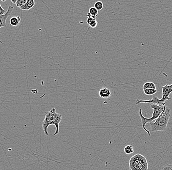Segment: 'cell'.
Returning a JSON list of instances; mask_svg holds the SVG:
<instances>
[{
    "instance_id": "6da1fadb",
    "label": "cell",
    "mask_w": 172,
    "mask_h": 170,
    "mask_svg": "<svg viewBox=\"0 0 172 170\" xmlns=\"http://www.w3.org/2000/svg\"><path fill=\"white\" fill-rule=\"evenodd\" d=\"M62 120V115L57 113L56 109L54 108H52L48 112H45V117L42 123V125L45 135H49L48 129V127L51 124L54 125L56 127L54 135L58 134L59 132V124Z\"/></svg>"
},
{
    "instance_id": "7a4b0ae2",
    "label": "cell",
    "mask_w": 172,
    "mask_h": 170,
    "mask_svg": "<svg viewBox=\"0 0 172 170\" xmlns=\"http://www.w3.org/2000/svg\"><path fill=\"white\" fill-rule=\"evenodd\" d=\"M171 116V110L168 107L165 106L161 114L156 119L154 123H150L151 130L156 132L164 131L166 129L168 121Z\"/></svg>"
},
{
    "instance_id": "3957f363",
    "label": "cell",
    "mask_w": 172,
    "mask_h": 170,
    "mask_svg": "<svg viewBox=\"0 0 172 170\" xmlns=\"http://www.w3.org/2000/svg\"><path fill=\"white\" fill-rule=\"evenodd\" d=\"M164 106H160V105H151V107L153 109V116L152 117L150 118H145L143 116L142 113V109L140 108L139 110V115L141 117V123H142V127H143V130L147 133L148 135H151L150 134V132L149 130H148L146 128V124H147L150 123H152V121L154 120H156L157 118L159 117V116L160 115L161 113L162 112L163 109H164Z\"/></svg>"
},
{
    "instance_id": "277c9868",
    "label": "cell",
    "mask_w": 172,
    "mask_h": 170,
    "mask_svg": "<svg viewBox=\"0 0 172 170\" xmlns=\"http://www.w3.org/2000/svg\"><path fill=\"white\" fill-rule=\"evenodd\" d=\"M130 170H148V164L144 156L141 154H136L131 158L129 161Z\"/></svg>"
},
{
    "instance_id": "5b68a950",
    "label": "cell",
    "mask_w": 172,
    "mask_h": 170,
    "mask_svg": "<svg viewBox=\"0 0 172 170\" xmlns=\"http://www.w3.org/2000/svg\"><path fill=\"white\" fill-rule=\"evenodd\" d=\"M162 97L160 99L163 102H165V101H170L171 98H170V94L172 92V84L171 85H166L163 86L162 87Z\"/></svg>"
},
{
    "instance_id": "8992f818",
    "label": "cell",
    "mask_w": 172,
    "mask_h": 170,
    "mask_svg": "<svg viewBox=\"0 0 172 170\" xmlns=\"http://www.w3.org/2000/svg\"><path fill=\"white\" fill-rule=\"evenodd\" d=\"M13 7L12 6H10L8 7V10H7V13L6 14L0 16V28H6L7 27V24H6V21L8 18V17L10 15V14L12 13L13 10ZM0 32V34H1ZM0 43L3 44V42L0 40Z\"/></svg>"
},
{
    "instance_id": "52a82bcc",
    "label": "cell",
    "mask_w": 172,
    "mask_h": 170,
    "mask_svg": "<svg viewBox=\"0 0 172 170\" xmlns=\"http://www.w3.org/2000/svg\"><path fill=\"white\" fill-rule=\"evenodd\" d=\"M144 103L153 104V105H160V106H164L165 105V102H163L160 99H159L156 96H154L153 98L149 100L143 101V100H139V99L136 100V105H138L139 104H144Z\"/></svg>"
},
{
    "instance_id": "ba28073f",
    "label": "cell",
    "mask_w": 172,
    "mask_h": 170,
    "mask_svg": "<svg viewBox=\"0 0 172 170\" xmlns=\"http://www.w3.org/2000/svg\"><path fill=\"white\" fill-rule=\"evenodd\" d=\"M99 95L101 98L104 99L109 98L111 96V90L108 88H103L99 90Z\"/></svg>"
},
{
    "instance_id": "9c48e42d",
    "label": "cell",
    "mask_w": 172,
    "mask_h": 170,
    "mask_svg": "<svg viewBox=\"0 0 172 170\" xmlns=\"http://www.w3.org/2000/svg\"><path fill=\"white\" fill-rule=\"evenodd\" d=\"M35 1L34 0H27L24 6L21 7V10H29L34 6Z\"/></svg>"
},
{
    "instance_id": "30bf717a",
    "label": "cell",
    "mask_w": 172,
    "mask_h": 170,
    "mask_svg": "<svg viewBox=\"0 0 172 170\" xmlns=\"http://www.w3.org/2000/svg\"><path fill=\"white\" fill-rule=\"evenodd\" d=\"M21 21V17L19 16L13 17L10 19V25L12 26H17Z\"/></svg>"
},
{
    "instance_id": "8fae6325",
    "label": "cell",
    "mask_w": 172,
    "mask_h": 170,
    "mask_svg": "<svg viewBox=\"0 0 172 170\" xmlns=\"http://www.w3.org/2000/svg\"><path fill=\"white\" fill-rule=\"evenodd\" d=\"M93 18H97L98 13V11L94 7H91L89 9V11L88 13Z\"/></svg>"
},
{
    "instance_id": "7c38bea8",
    "label": "cell",
    "mask_w": 172,
    "mask_h": 170,
    "mask_svg": "<svg viewBox=\"0 0 172 170\" xmlns=\"http://www.w3.org/2000/svg\"><path fill=\"white\" fill-rule=\"evenodd\" d=\"M146 89H157L156 86L153 82H147L144 83L143 85V90Z\"/></svg>"
},
{
    "instance_id": "4fadbf2b",
    "label": "cell",
    "mask_w": 172,
    "mask_h": 170,
    "mask_svg": "<svg viewBox=\"0 0 172 170\" xmlns=\"http://www.w3.org/2000/svg\"><path fill=\"white\" fill-rule=\"evenodd\" d=\"M124 152L127 155H130L134 152V150L133 149V147L131 145H127L125 147L124 149Z\"/></svg>"
},
{
    "instance_id": "5bb4252c",
    "label": "cell",
    "mask_w": 172,
    "mask_h": 170,
    "mask_svg": "<svg viewBox=\"0 0 172 170\" xmlns=\"http://www.w3.org/2000/svg\"><path fill=\"white\" fill-rule=\"evenodd\" d=\"M143 92L145 94H146V95L151 96L156 94L157 92V89H146L143 90Z\"/></svg>"
},
{
    "instance_id": "9a60e30c",
    "label": "cell",
    "mask_w": 172,
    "mask_h": 170,
    "mask_svg": "<svg viewBox=\"0 0 172 170\" xmlns=\"http://www.w3.org/2000/svg\"><path fill=\"white\" fill-rule=\"evenodd\" d=\"M94 7H95L97 10L98 11H100L103 8V4L102 1H97L95 3Z\"/></svg>"
},
{
    "instance_id": "2e32d148",
    "label": "cell",
    "mask_w": 172,
    "mask_h": 170,
    "mask_svg": "<svg viewBox=\"0 0 172 170\" xmlns=\"http://www.w3.org/2000/svg\"><path fill=\"white\" fill-rule=\"evenodd\" d=\"M26 1L27 0H17L16 3L15 4L17 7L21 8L24 6V4L26 3Z\"/></svg>"
},
{
    "instance_id": "e0dca14e",
    "label": "cell",
    "mask_w": 172,
    "mask_h": 170,
    "mask_svg": "<svg viewBox=\"0 0 172 170\" xmlns=\"http://www.w3.org/2000/svg\"><path fill=\"white\" fill-rule=\"evenodd\" d=\"M98 22L95 20L92 21V22H91L89 26H91V28L94 29V28H96Z\"/></svg>"
},
{
    "instance_id": "ac0fdd59",
    "label": "cell",
    "mask_w": 172,
    "mask_h": 170,
    "mask_svg": "<svg viewBox=\"0 0 172 170\" xmlns=\"http://www.w3.org/2000/svg\"><path fill=\"white\" fill-rule=\"evenodd\" d=\"M162 170H172V165L167 164L163 167Z\"/></svg>"
},
{
    "instance_id": "d6986e66",
    "label": "cell",
    "mask_w": 172,
    "mask_h": 170,
    "mask_svg": "<svg viewBox=\"0 0 172 170\" xmlns=\"http://www.w3.org/2000/svg\"><path fill=\"white\" fill-rule=\"evenodd\" d=\"M7 11L3 9V7H1V5L0 4V16L6 14Z\"/></svg>"
},
{
    "instance_id": "ffe728a7",
    "label": "cell",
    "mask_w": 172,
    "mask_h": 170,
    "mask_svg": "<svg viewBox=\"0 0 172 170\" xmlns=\"http://www.w3.org/2000/svg\"><path fill=\"white\" fill-rule=\"evenodd\" d=\"M11 1L12 2V3H13V4H15L16 3L17 0H16V1H13V0H11Z\"/></svg>"
}]
</instances>
